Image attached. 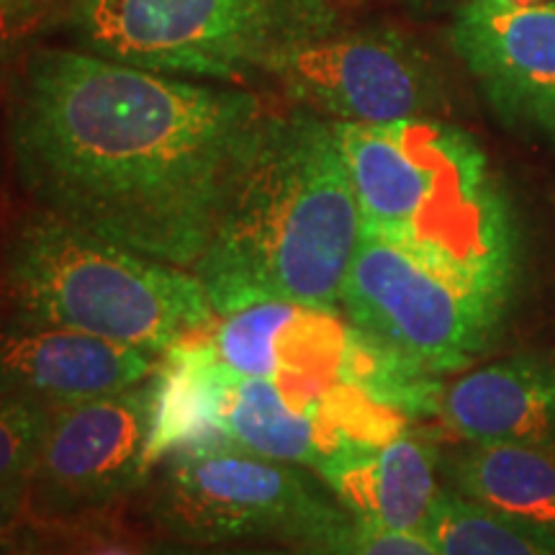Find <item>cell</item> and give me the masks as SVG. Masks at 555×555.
I'll return each mask as SVG.
<instances>
[{"mask_svg":"<svg viewBox=\"0 0 555 555\" xmlns=\"http://www.w3.org/2000/svg\"><path fill=\"white\" fill-rule=\"evenodd\" d=\"M268 111L242 86L37 44L5 86V147L34 206L193 270Z\"/></svg>","mask_w":555,"mask_h":555,"instance_id":"obj_1","label":"cell"},{"mask_svg":"<svg viewBox=\"0 0 555 555\" xmlns=\"http://www.w3.org/2000/svg\"><path fill=\"white\" fill-rule=\"evenodd\" d=\"M363 219L335 124L270 108L193 268L217 317L262 301L343 311Z\"/></svg>","mask_w":555,"mask_h":555,"instance_id":"obj_2","label":"cell"},{"mask_svg":"<svg viewBox=\"0 0 555 555\" xmlns=\"http://www.w3.org/2000/svg\"><path fill=\"white\" fill-rule=\"evenodd\" d=\"M335 124L363 232L512 296L517 234L476 139L446 119Z\"/></svg>","mask_w":555,"mask_h":555,"instance_id":"obj_3","label":"cell"},{"mask_svg":"<svg viewBox=\"0 0 555 555\" xmlns=\"http://www.w3.org/2000/svg\"><path fill=\"white\" fill-rule=\"evenodd\" d=\"M0 314L163 356L217 319L193 270L34 206L0 245Z\"/></svg>","mask_w":555,"mask_h":555,"instance_id":"obj_4","label":"cell"},{"mask_svg":"<svg viewBox=\"0 0 555 555\" xmlns=\"http://www.w3.org/2000/svg\"><path fill=\"white\" fill-rule=\"evenodd\" d=\"M345 26L339 0H69L73 47L185 80L242 86Z\"/></svg>","mask_w":555,"mask_h":555,"instance_id":"obj_5","label":"cell"},{"mask_svg":"<svg viewBox=\"0 0 555 555\" xmlns=\"http://www.w3.org/2000/svg\"><path fill=\"white\" fill-rule=\"evenodd\" d=\"M144 515L170 543H281L322 553L350 522L314 470L221 446L168 455L144 486Z\"/></svg>","mask_w":555,"mask_h":555,"instance_id":"obj_6","label":"cell"},{"mask_svg":"<svg viewBox=\"0 0 555 555\" xmlns=\"http://www.w3.org/2000/svg\"><path fill=\"white\" fill-rule=\"evenodd\" d=\"M509 301L363 232L339 309L363 335L440 378L466 371L494 345Z\"/></svg>","mask_w":555,"mask_h":555,"instance_id":"obj_7","label":"cell"},{"mask_svg":"<svg viewBox=\"0 0 555 555\" xmlns=\"http://www.w3.org/2000/svg\"><path fill=\"white\" fill-rule=\"evenodd\" d=\"M262 78L291 106L343 124L442 119L446 75L425 47L391 26H339L278 54Z\"/></svg>","mask_w":555,"mask_h":555,"instance_id":"obj_8","label":"cell"},{"mask_svg":"<svg viewBox=\"0 0 555 555\" xmlns=\"http://www.w3.org/2000/svg\"><path fill=\"white\" fill-rule=\"evenodd\" d=\"M409 420L356 386L242 376L221 360L219 429L229 446L317 470L350 446L391 440Z\"/></svg>","mask_w":555,"mask_h":555,"instance_id":"obj_9","label":"cell"},{"mask_svg":"<svg viewBox=\"0 0 555 555\" xmlns=\"http://www.w3.org/2000/svg\"><path fill=\"white\" fill-rule=\"evenodd\" d=\"M150 378L52 409L24 515L80 517L142 494L155 470L150 463Z\"/></svg>","mask_w":555,"mask_h":555,"instance_id":"obj_10","label":"cell"},{"mask_svg":"<svg viewBox=\"0 0 555 555\" xmlns=\"http://www.w3.org/2000/svg\"><path fill=\"white\" fill-rule=\"evenodd\" d=\"M450 41L499 121L555 147V3L466 0Z\"/></svg>","mask_w":555,"mask_h":555,"instance_id":"obj_11","label":"cell"},{"mask_svg":"<svg viewBox=\"0 0 555 555\" xmlns=\"http://www.w3.org/2000/svg\"><path fill=\"white\" fill-rule=\"evenodd\" d=\"M159 356L0 314V393L57 409L144 384Z\"/></svg>","mask_w":555,"mask_h":555,"instance_id":"obj_12","label":"cell"},{"mask_svg":"<svg viewBox=\"0 0 555 555\" xmlns=\"http://www.w3.org/2000/svg\"><path fill=\"white\" fill-rule=\"evenodd\" d=\"M217 356L242 376L350 386L356 327L343 311L262 301L206 324Z\"/></svg>","mask_w":555,"mask_h":555,"instance_id":"obj_13","label":"cell"},{"mask_svg":"<svg viewBox=\"0 0 555 555\" xmlns=\"http://www.w3.org/2000/svg\"><path fill=\"white\" fill-rule=\"evenodd\" d=\"M314 474L350 517L420 535L442 489V453L425 433L404 427L386 442L339 450Z\"/></svg>","mask_w":555,"mask_h":555,"instance_id":"obj_14","label":"cell"},{"mask_svg":"<svg viewBox=\"0 0 555 555\" xmlns=\"http://www.w3.org/2000/svg\"><path fill=\"white\" fill-rule=\"evenodd\" d=\"M435 416L463 442H555V358L474 367L442 386Z\"/></svg>","mask_w":555,"mask_h":555,"instance_id":"obj_15","label":"cell"},{"mask_svg":"<svg viewBox=\"0 0 555 555\" xmlns=\"http://www.w3.org/2000/svg\"><path fill=\"white\" fill-rule=\"evenodd\" d=\"M442 478L494 515L555 532V442H466L442 455Z\"/></svg>","mask_w":555,"mask_h":555,"instance_id":"obj_16","label":"cell"},{"mask_svg":"<svg viewBox=\"0 0 555 555\" xmlns=\"http://www.w3.org/2000/svg\"><path fill=\"white\" fill-rule=\"evenodd\" d=\"M442 555H555V532L494 515L442 483L420 532Z\"/></svg>","mask_w":555,"mask_h":555,"instance_id":"obj_17","label":"cell"},{"mask_svg":"<svg viewBox=\"0 0 555 555\" xmlns=\"http://www.w3.org/2000/svg\"><path fill=\"white\" fill-rule=\"evenodd\" d=\"M52 409L0 393V506L24 515Z\"/></svg>","mask_w":555,"mask_h":555,"instance_id":"obj_18","label":"cell"},{"mask_svg":"<svg viewBox=\"0 0 555 555\" xmlns=\"http://www.w3.org/2000/svg\"><path fill=\"white\" fill-rule=\"evenodd\" d=\"M69 0H0V50L21 57L50 34L65 29Z\"/></svg>","mask_w":555,"mask_h":555,"instance_id":"obj_19","label":"cell"},{"mask_svg":"<svg viewBox=\"0 0 555 555\" xmlns=\"http://www.w3.org/2000/svg\"><path fill=\"white\" fill-rule=\"evenodd\" d=\"M319 555H442L416 532H393L352 517Z\"/></svg>","mask_w":555,"mask_h":555,"instance_id":"obj_20","label":"cell"},{"mask_svg":"<svg viewBox=\"0 0 555 555\" xmlns=\"http://www.w3.org/2000/svg\"><path fill=\"white\" fill-rule=\"evenodd\" d=\"M147 555H319L314 551H301V547H242V545H183V543H163L152 545Z\"/></svg>","mask_w":555,"mask_h":555,"instance_id":"obj_21","label":"cell"},{"mask_svg":"<svg viewBox=\"0 0 555 555\" xmlns=\"http://www.w3.org/2000/svg\"><path fill=\"white\" fill-rule=\"evenodd\" d=\"M78 555H147V551L139 553L134 545L121 543V540H95V543L82 547Z\"/></svg>","mask_w":555,"mask_h":555,"instance_id":"obj_22","label":"cell"},{"mask_svg":"<svg viewBox=\"0 0 555 555\" xmlns=\"http://www.w3.org/2000/svg\"><path fill=\"white\" fill-rule=\"evenodd\" d=\"M21 517H24V515H18V512L0 506V545L11 543L13 532H16V525H18Z\"/></svg>","mask_w":555,"mask_h":555,"instance_id":"obj_23","label":"cell"},{"mask_svg":"<svg viewBox=\"0 0 555 555\" xmlns=\"http://www.w3.org/2000/svg\"><path fill=\"white\" fill-rule=\"evenodd\" d=\"M16 62H18L16 57H11V54H5L3 50H0V86H9Z\"/></svg>","mask_w":555,"mask_h":555,"instance_id":"obj_24","label":"cell"},{"mask_svg":"<svg viewBox=\"0 0 555 555\" xmlns=\"http://www.w3.org/2000/svg\"><path fill=\"white\" fill-rule=\"evenodd\" d=\"M519 3H551V0H519Z\"/></svg>","mask_w":555,"mask_h":555,"instance_id":"obj_25","label":"cell"}]
</instances>
